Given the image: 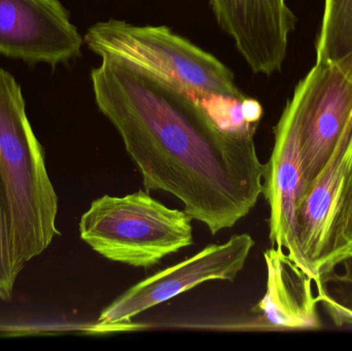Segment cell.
Returning <instances> with one entry per match:
<instances>
[{
	"instance_id": "12",
	"label": "cell",
	"mask_w": 352,
	"mask_h": 351,
	"mask_svg": "<svg viewBox=\"0 0 352 351\" xmlns=\"http://www.w3.org/2000/svg\"><path fill=\"white\" fill-rule=\"evenodd\" d=\"M316 61H336L352 52V0H324Z\"/></svg>"
},
{
	"instance_id": "7",
	"label": "cell",
	"mask_w": 352,
	"mask_h": 351,
	"mask_svg": "<svg viewBox=\"0 0 352 351\" xmlns=\"http://www.w3.org/2000/svg\"><path fill=\"white\" fill-rule=\"evenodd\" d=\"M84 39L59 0H0V54L52 66L80 55Z\"/></svg>"
},
{
	"instance_id": "14",
	"label": "cell",
	"mask_w": 352,
	"mask_h": 351,
	"mask_svg": "<svg viewBox=\"0 0 352 351\" xmlns=\"http://www.w3.org/2000/svg\"><path fill=\"white\" fill-rule=\"evenodd\" d=\"M352 255V165L338 212L331 231L328 251L320 276L338 262Z\"/></svg>"
},
{
	"instance_id": "5",
	"label": "cell",
	"mask_w": 352,
	"mask_h": 351,
	"mask_svg": "<svg viewBox=\"0 0 352 351\" xmlns=\"http://www.w3.org/2000/svg\"><path fill=\"white\" fill-rule=\"evenodd\" d=\"M293 96L299 111L301 201L339 140L352 129V52L336 61L314 64Z\"/></svg>"
},
{
	"instance_id": "6",
	"label": "cell",
	"mask_w": 352,
	"mask_h": 351,
	"mask_svg": "<svg viewBox=\"0 0 352 351\" xmlns=\"http://www.w3.org/2000/svg\"><path fill=\"white\" fill-rule=\"evenodd\" d=\"M254 247L250 234H236L221 245H211L175 266L157 272L128 288L103 309L98 329L130 323L140 313L171 300L203 282H235Z\"/></svg>"
},
{
	"instance_id": "4",
	"label": "cell",
	"mask_w": 352,
	"mask_h": 351,
	"mask_svg": "<svg viewBox=\"0 0 352 351\" xmlns=\"http://www.w3.org/2000/svg\"><path fill=\"white\" fill-rule=\"evenodd\" d=\"M192 220L184 210L138 191L94 200L78 229L80 238L105 259L148 269L194 245Z\"/></svg>"
},
{
	"instance_id": "2",
	"label": "cell",
	"mask_w": 352,
	"mask_h": 351,
	"mask_svg": "<svg viewBox=\"0 0 352 351\" xmlns=\"http://www.w3.org/2000/svg\"><path fill=\"white\" fill-rule=\"evenodd\" d=\"M84 43L100 58L121 60L168 80L208 109L227 129H248L262 119V105L238 88L228 66L168 27L111 19L92 25Z\"/></svg>"
},
{
	"instance_id": "3",
	"label": "cell",
	"mask_w": 352,
	"mask_h": 351,
	"mask_svg": "<svg viewBox=\"0 0 352 351\" xmlns=\"http://www.w3.org/2000/svg\"><path fill=\"white\" fill-rule=\"evenodd\" d=\"M0 179L10 207L19 271L59 235L58 197L45 168L43 146L26 115L20 84L0 67Z\"/></svg>"
},
{
	"instance_id": "15",
	"label": "cell",
	"mask_w": 352,
	"mask_h": 351,
	"mask_svg": "<svg viewBox=\"0 0 352 351\" xmlns=\"http://www.w3.org/2000/svg\"><path fill=\"white\" fill-rule=\"evenodd\" d=\"M19 273L12 245L10 207L0 179V300L12 298Z\"/></svg>"
},
{
	"instance_id": "1",
	"label": "cell",
	"mask_w": 352,
	"mask_h": 351,
	"mask_svg": "<svg viewBox=\"0 0 352 351\" xmlns=\"http://www.w3.org/2000/svg\"><path fill=\"white\" fill-rule=\"evenodd\" d=\"M91 82L146 191L178 198L212 235L254 210L266 168L254 132L226 129L188 93L121 60L101 58Z\"/></svg>"
},
{
	"instance_id": "8",
	"label": "cell",
	"mask_w": 352,
	"mask_h": 351,
	"mask_svg": "<svg viewBox=\"0 0 352 351\" xmlns=\"http://www.w3.org/2000/svg\"><path fill=\"white\" fill-rule=\"evenodd\" d=\"M217 24L254 74L283 69L295 14L287 0H209Z\"/></svg>"
},
{
	"instance_id": "13",
	"label": "cell",
	"mask_w": 352,
	"mask_h": 351,
	"mask_svg": "<svg viewBox=\"0 0 352 351\" xmlns=\"http://www.w3.org/2000/svg\"><path fill=\"white\" fill-rule=\"evenodd\" d=\"M316 292L335 326L352 327V255L320 276Z\"/></svg>"
},
{
	"instance_id": "9",
	"label": "cell",
	"mask_w": 352,
	"mask_h": 351,
	"mask_svg": "<svg viewBox=\"0 0 352 351\" xmlns=\"http://www.w3.org/2000/svg\"><path fill=\"white\" fill-rule=\"evenodd\" d=\"M263 193L270 207L269 239L295 264L297 214L301 198L299 111L295 97L287 101L274 128V146L266 163Z\"/></svg>"
},
{
	"instance_id": "10",
	"label": "cell",
	"mask_w": 352,
	"mask_h": 351,
	"mask_svg": "<svg viewBox=\"0 0 352 351\" xmlns=\"http://www.w3.org/2000/svg\"><path fill=\"white\" fill-rule=\"evenodd\" d=\"M352 165V129L339 140L324 170L300 201L295 265L318 282L331 231Z\"/></svg>"
},
{
	"instance_id": "11",
	"label": "cell",
	"mask_w": 352,
	"mask_h": 351,
	"mask_svg": "<svg viewBox=\"0 0 352 351\" xmlns=\"http://www.w3.org/2000/svg\"><path fill=\"white\" fill-rule=\"evenodd\" d=\"M267 266L266 294L254 311L261 313L269 327L285 330L320 328L314 280L287 257L272 247L264 253Z\"/></svg>"
}]
</instances>
